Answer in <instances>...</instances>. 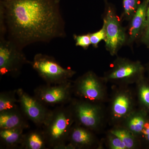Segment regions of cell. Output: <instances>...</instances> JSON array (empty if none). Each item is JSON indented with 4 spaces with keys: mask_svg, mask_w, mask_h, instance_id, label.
I'll return each mask as SVG.
<instances>
[{
    "mask_svg": "<svg viewBox=\"0 0 149 149\" xmlns=\"http://www.w3.org/2000/svg\"><path fill=\"white\" fill-rule=\"evenodd\" d=\"M68 144L69 149L103 148V142L96 133L74 123L70 133Z\"/></svg>",
    "mask_w": 149,
    "mask_h": 149,
    "instance_id": "cell-12",
    "label": "cell"
},
{
    "mask_svg": "<svg viewBox=\"0 0 149 149\" xmlns=\"http://www.w3.org/2000/svg\"><path fill=\"white\" fill-rule=\"evenodd\" d=\"M47 146V144L43 130H31L24 134L22 148L26 149H46Z\"/></svg>",
    "mask_w": 149,
    "mask_h": 149,
    "instance_id": "cell-17",
    "label": "cell"
},
{
    "mask_svg": "<svg viewBox=\"0 0 149 149\" xmlns=\"http://www.w3.org/2000/svg\"><path fill=\"white\" fill-rule=\"evenodd\" d=\"M17 90L0 93V112L19 108Z\"/></svg>",
    "mask_w": 149,
    "mask_h": 149,
    "instance_id": "cell-20",
    "label": "cell"
},
{
    "mask_svg": "<svg viewBox=\"0 0 149 149\" xmlns=\"http://www.w3.org/2000/svg\"><path fill=\"white\" fill-rule=\"evenodd\" d=\"M30 65L48 85L67 82L76 73L70 68L62 66L53 57L45 54H36Z\"/></svg>",
    "mask_w": 149,
    "mask_h": 149,
    "instance_id": "cell-7",
    "label": "cell"
},
{
    "mask_svg": "<svg viewBox=\"0 0 149 149\" xmlns=\"http://www.w3.org/2000/svg\"><path fill=\"white\" fill-rule=\"evenodd\" d=\"M73 93V82L40 86L34 91L35 97L45 105H62L70 102Z\"/></svg>",
    "mask_w": 149,
    "mask_h": 149,
    "instance_id": "cell-10",
    "label": "cell"
},
{
    "mask_svg": "<svg viewBox=\"0 0 149 149\" xmlns=\"http://www.w3.org/2000/svg\"><path fill=\"white\" fill-rule=\"evenodd\" d=\"M149 4V0H143L138 6L136 12L130 20L126 44L131 45L141 39L143 36L146 27L147 13Z\"/></svg>",
    "mask_w": 149,
    "mask_h": 149,
    "instance_id": "cell-13",
    "label": "cell"
},
{
    "mask_svg": "<svg viewBox=\"0 0 149 149\" xmlns=\"http://www.w3.org/2000/svg\"><path fill=\"white\" fill-rule=\"evenodd\" d=\"M60 0H0V29L23 50L66 37Z\"/></svg>",
    "mask_w": 149,
    "mask_h": 149,
    "instance_id": "cell-1",
    "label": "cell"
},
{
    "mask_svg": "<svg viewBox=\"0 0 149 149\" xmlns=\"http://www.w3.org/2000/svg\"><path fill=\"white\" fill-rule=\"evenodd\" d=\"M146 67L139 61L127 58L117 57L104 72V79L112 85L130 86L136 84L145 76Z\"/></svg>",
    "mask_w": 149,
    "mask_h": 149,
    "instance_id": "cell-4",
    "label": "cell"
},
{
    "mask_svg": "<svg viewBox=\"0 0 149 149\" xmlns=\"http://www.w3.org/2000/svg\"><path fill=\"white\" fill-rule=\"evenodd\" d=\"M27 118L20 107L0 112V129L29 128Z\"/></svg>",
    "mask_w": 149,
    "mask_h": 149,
    "instance_id": "cell-14",
    "label": "cell"
},
{
    "mask_svg": "<svg viewBox=\"0 0 149 149\" xmlns=\"http://www.w3.org/2000/svg\"><path fill=\"white\" fill-rule=\"evenodd\" d=\"M20 109L27 119L36 125L43 126L50 116L52 110L48 109L35 97L30 96L22 88L17 90Z\"/></svg>",
    "mask_w": 149,
    "mask_h": 149,
    "instance_id": "cell-11",
    "label": "cell"
},
{
    "mask_svg": "<svg viewBox=\"0 0 149 149\" xmlns=\"http://www.w3.org/2000/svg\"><path fill=\"white\" fill-rule=\"evenodd\" d=\"M107 110V122L120 125L138 107L135 90L130 86L113 85Z\"/></svg>",
    "mask_w": 149,
    "mask_h": 149,
    "instance_id": "cell-3",
    "label": "cell"
},
{
    "mask_svg": "<svg viewBox=\"0 0 149 149\" xmlns=\"http://www.w3.org/2000/svg\"><path fill=\"white\" fill-rule=\"evenodd\" d=\"M73 37L76 47H81L84 49L87 50L91 45L90 33L81 35L74 34Z\"/></svg>",
    "mask_w": 149,
    "mask_h": 149,
    "instance_id": "cell-24",
    "label": "cell"
},
{
    "mask_svg": "<svg viewBox=\"0 0 149 149\" xmlns=\"http://www.w3.org/2000/svg\"><path fill=\"white\" fill-rule=\"evenodd\" d=\"M135 85L138 107L143 109L149 115V77L144 76Z\"/></svg>",
    "mask_w": 149,
    "mask_h": 149,
    "instance_id": "cell-19",
    "label": "cell"
},
{
    "mask_svg": "<svg viewBox=\"0 0 149 149\" xmlns=\"http://www.w3.org/2000/svg\"><path fill=\"white\" fill-rule=\"evenodd\" d=\"M74 123L70 104L60 105L52 110L50 116L43 126L48 147L54 149H68V137Z\"/></svg>",
    "mask_w": 149,
    "mask_h": 149,
    "instance_id": "cell-2",
    "label": "cell"
},
{
    "mask_svg": "<svg viewBox=\"0 0 149 149\" xmlns=\"http://www.w3.org/2000/svg\"><path fill=\"white\" fill-rule=\"evenodd\" d=\"M24 130L20 128L0 129L1 143L8 148H15L18 145L21 146Z\"/></svg>",
    "mask_w": 149,
    "mask_h": 149,
    "instance_id": "cell-18",
    "label": "cell"
},
{
    "mask_svg": "<svg viewBox=\"0 0 149 149\" xmlns=\"http://www.w3.org/2000/svg\"><path fill=\"white\" fill-rule=\"evenodd\" d=\"M139 4V0H123V15L125 20L130 21Z\"/></svg>",
    "mask_w": 149,
    "mask_h": 149,
    "instance_id": "cell-21",
    "label": "cell"
},
{
    "mask_svg": "<svg viewBox=\"0 0 149 149\" xmlns=\"http://www.w3.org/2000/svg\"><path fill=\"white\" fill-rule=\"evenodd\" d=\"M23 50L6 37H0V74L15 77L25 64H30Z\"/></svg>",
    "mask_w": 149,
    "mask_h": 149,
    "instance_id": "cell-9",
    "label": "cell"
},
{
    "mask_svg": "<svg viewBox=\"0 0 149 149\" xmlns=\"http://www.w3.org/2000/svg\"><path fill=\"white\" fill-rule=\"evenodd\" d=\"M90 33L91 45L93 47L97 48L99 47V44L101 41H105L106 36L105 29L104 25H102L101 29L98 31Z\"/></svg>",
    "mask_w": 149,
    "mask_h": 149,
    "instance_id": "cell-23",
    "label": "cell"
},
{
    "mask_svg": "<svg viewBox=\"0 0 149 149\" xmlns=\"http://www.w3.org/2000/svg\"><path fill=\"white\" fill-rule=\"evenodd\" d=\"M75 123L97 133L107 122V110L104 104L95 103L81 99L72 100L70 103Z\"/></svg>",
    "mask_w": 149,
    "mask_h": 149,
    "instance_id": "cell-5",
    "label": "cell"
},
{
    "mask_svg": "<svg viewBox=\"0 0 149 149\" xmlns=\"http://www.w3.org/2000/svg\"><path fill=\"white\" fill-rule=\"evenodd\" d=\"M104 142L103 144H105L108 149H126L121 140L109 130L107 132Z\"/></svg>",
    "mask_w": 149,
    "mask_h": 149,
    "instance_id": "cell-22",
    "label": "cell"
},
{
    "mask_svg": "<svg viewBox=\"0 0 149 149\" xmlns=\"http://www.w3.org/2000/svg\"><path fill=\"white\" fill-rule=\"evenodd\" d=\"M103 25L106 31V49L111 55H117L120 49L127 43V34L114 8L108 3H106Z\"/></svg>",
    "mask_w": 149,
    "mask_h": 149,
    "instance_id": "cell-8",
    "label": "cell"
},
{
    "mask_svg": "<svg viewBox=\"0 0 149 149\" xmlns=\"http://www.w3.org/2000/svg\"><path fill=\"white\" fill-rule=\"evenodd\" d=\"M107 83L103 77L89 70L73 82V93L78 99L104 104L109 100Z\"/></svg>",
    "mask_w": 149,
    "mask_h": 149,
    "instance_id": "cell-6",
    "label": "cell"
},
{
    "mask_svg": "<svg viewBox=\"0 0 149 149\" xmlns=\"http://www.w3.org/2000/svg\"><path fill=\"white\" fill-rule=\"evenodd\" d=\"M109 130L121 140L126 149L142 148L139 138L122 125L112 126Z\"/></svg>",
    "mask_w": 149,
    "mask_h": 149,
    "instance_id": "cell-16",
    "label": "cell"
},
{
    "mask_svg": "<svg viewBox=\"0 0 149 149\" xmlns=\"http://www.w3.org/2000/svg\"><path fill=\"white\" fill-rule=\"evenodd\" d=\"M140 140L142 148L149 149V118L144 125Z\"/></svg>",
    "mask_w": 149,
    "mask_h": 149,
    "instance_id": "cell-25",
    "label": "cell"
},
{
    "mask_svg": "<svg viewBox=\"0 0 149 149\" xmlns=\"http://www.w3.org/2000/svg\"><path fill=\"white\" fill-rule=\"evenodd\" d=\"M146 71L148 72L149 75V62L146 65Z\"/></svg>",
    "mask_w": 149,
    "mask_h": 149,
    "instance_id": "cell-27",
    "label": "cell"
},
{
    "mask_svg": "<svg viewBox=\"0 0 149 149\" xmlns=\"http://www.w3.org/2000/svg\"><path fill=\"white\" fill-rule=\"evenodd\" d=\"M149 118V115L146 111L137 107L120 125L127 128L140 139L144 125Z\"/></svg>",
    "mask_w": 149,
    "mask_h": 149,
    "instance_id": "cell-15",
    "label": "cell"
},
{
    "mask_svg": "<svg viewBox=\"0 0 149 149\" xmlns=\"http://www.w3.org/2000/svg\"><path fill=\"white\" fill-rule=\"evenodd\" d=\"M141 41L149 49V4L147 10L146 27L141 37Z\"/></svg>",
    "mask_w": 149,
    "mask_h": 149,
    "instance_id": "cell-26",
    "label": "cell"
}]
</instances>
